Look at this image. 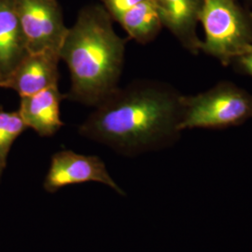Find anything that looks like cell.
Here are the masks:
<instances>
[{
    "instance_id": "obj_4",
    "label": "cell",
    "mask_w": 252,
    "mask_h": 252,
    "mask_svg": "<svg viewBox=\"0 0 252 252\" xmlns=\"http://www.w3.org/2000/svg\"><path fill=\"white\" fill-rule=\"evenodd\" d=\"M252 118V94L230 81H220L195 95H183L180 130L220 129Z\"/></svg>"
},
{
    "instance_id": "obj_10",
    "label": "cell",
    "mask_w": 252,
    "mask_h": 252,
    "mask_svg": "<svg viewBox=\"0 0 252 252\" xmlns=\"http://www.w3.org/2000/svg\"><path fill=\"white\" fill-rule=\"evenodd\" d=\"M28 54L15 0H0V81Z\"/></svg>"
},
{
    "instance_id": "obj_6",
    "label": "cell",
    "mask_w": 252,
    "mask_h": 252,
    "mask_svg": "<svg viewBox=\"0 0 252 252\" xmlns=\"http://www.w3.org/2000/svg\"><path fill=\"white\" fill-rule=\"evenodd\" d=\"M95 181L126 195L116 181L109 175L104 161L98 156L83 155L70 150L54 153L43 182L47 192L54 193L63 187Z\"/></svg>"
},
{
    "instance_id": "obj_14",
    "label": "cell",
    "mask_w": 252,
    "mask_h": 252,
    "mask_svg": "<svg viewBox=\"0 0 252 252\" xmlns=\"http://www.w3.org/2000/svg\"><path fill=\"white\" fill-rule=\"evenodd\" d=\"M233 63H235L237 67L245 74H248L252 77V46L244 54L238 56Z\"/></svg>"
},
{
    "instance_id": "obj_2",
    "label": "cell",
    "mask_w": 252,
    "mask_h": 252,
    "mask_svg": "<svg viewBox=\"0 0 252 252\" xmlns=\"http://www.w3.org/2000/svg\"><path fill=\"white\" fill-rule=\"evenodd\" d=\"M111 19L106 9L91 6L68 28L60 49V58L70 73L66 99L95 107L117 88L126 39L116 34Z\"/></svg>"
},
{
    "instance_id": "obj_1",
    "label": "cell",
    "mask_w": 252,
    "mask_h": 252,
    "mask_svg": "<svg viewBox=\"0 0 252 252\" xmlns=\"http://www.w3.org/2000/svg\"><path fill=\"white\" fill-rule=\"evenodd\" d=\"M79 134L125 156L160 151L180 139L183 94L162 81L118 86L94 107Z\"/></svg>"
},
{
    "instance_id": "obj_5",
    "label": "cell",
    "mask_w": 252,
    "mask_h": 252,
    "mask_svg": "<svg viewBox=\"0 0 252 252\" xmlns=\"http://www.w3.org/2000/svg\"><path fill=\"white\" fill-rule=\"evenodd\" d=\"M15 7L28 53L60 54L68 28L56 0H15Z\"/></svg>"
},
{
    "instance_id": "obj_13",
    "label": "cell",
    "mask_w": 252,
    "mask_h": 252,
    "mask_svg": "<svg viewBox=\"0 0 252 252\" xmlns=\"http://www.w3.org/2000/svg\"><path fill=\"white\" fill-rule=\"evenodd\" d=\"M106 10L111 18L117 21L118 18L125 13L126 10L135 7L138 3L144 0H102Z\"/></svg>"
},
{
    "instance_id": "obj_12",
    "label": "cell",
    "mask_w": 252,
    "mask_h": 252,
    "mask_svg": "<svg viewBox=\"0 0 252 252\" xmlns=\"http://www.w3.org/2000/svg\"><path fill=\"white\" fill-rule=\"evenodd\" d=\"M27 126L18 110L5 111L0 109V181L6 169L9 151L14 141Z\"/></svg>"
},
{
    "instance_id": "obj_8",
    "label": "cell",
    "mask_w": 252,
    "mask_h": 252,
    "mask_svg": "<svg viewBox=\"0 0 252 252\" xmlns=\"http://www.w3.org/2000/svg\"><path fill=\"white\" fill-rule=\"evenodd\" d=\"M162 26L167 27L180 44L191 54L200 51L196 25L204 0H153Z\"/></svg>"
},
{
    "instance_id": "obj_3",
    "label": "cell",
    "mask_w": 252,
    "mask_h": 252,
    "mask_svg": "<svg viewBox=\"0 0 252 252\" xmlns=\"http://www.w3.org/2000/svg\"><path fill=\"white\" fill-rule=\"evenodd\" d=\"M205 39L200 51L227 65L252 46V26L234 0H204L200 11Z\"/></svg>"
},
{
    "instance_id": "obj_7",
    "label": "cell",
    "mask_w": 252,
    "mask_h": 252,
    "mask_svg": "<svg viewBox=\"0 0 252 252\" xmlns=\"http://www.w3.org/2000/svg\"><path fill=\"white\" fill-rule=\"evenodd\" d=\"M60 60V54L56 52L28 54L0 81V87L15 91L20 97H23L58 86Z\"/></svg>"
},
{
    "instance_id": "obj_9",
    "label": "cell",
    "mask_w": 252,
    "mask_h": 252,
    "mask_svg": "<svg viewBox=\"0 0 252 252\" xmlns=\"http://www.w3.org/2000/svg\"><path fill=\"white\" fill-rule=\"evenodd\" d=\"M63 99H66V94H63L58 86H54L21 97L18 111L27 128L40 136H52L63 126L60 118V105Z\"/></svg>"
},
{
    "instance_id": "obj_11",
    "label": "cell",
    "mask_w": 252,
    "mask_h": 252,
    "mask_svg": "<svg viewBox=\"0 0 252 252\" xmlns=\"http://www.w3.org/2000/svg\"><path fill=\"white\" fill-rule=\"evenodd\" d=\"M117 22L128 36L141 44L153 41L162 27L153 0H144L126 10L118 18Z\"/></svg>"
}]
</instances>
